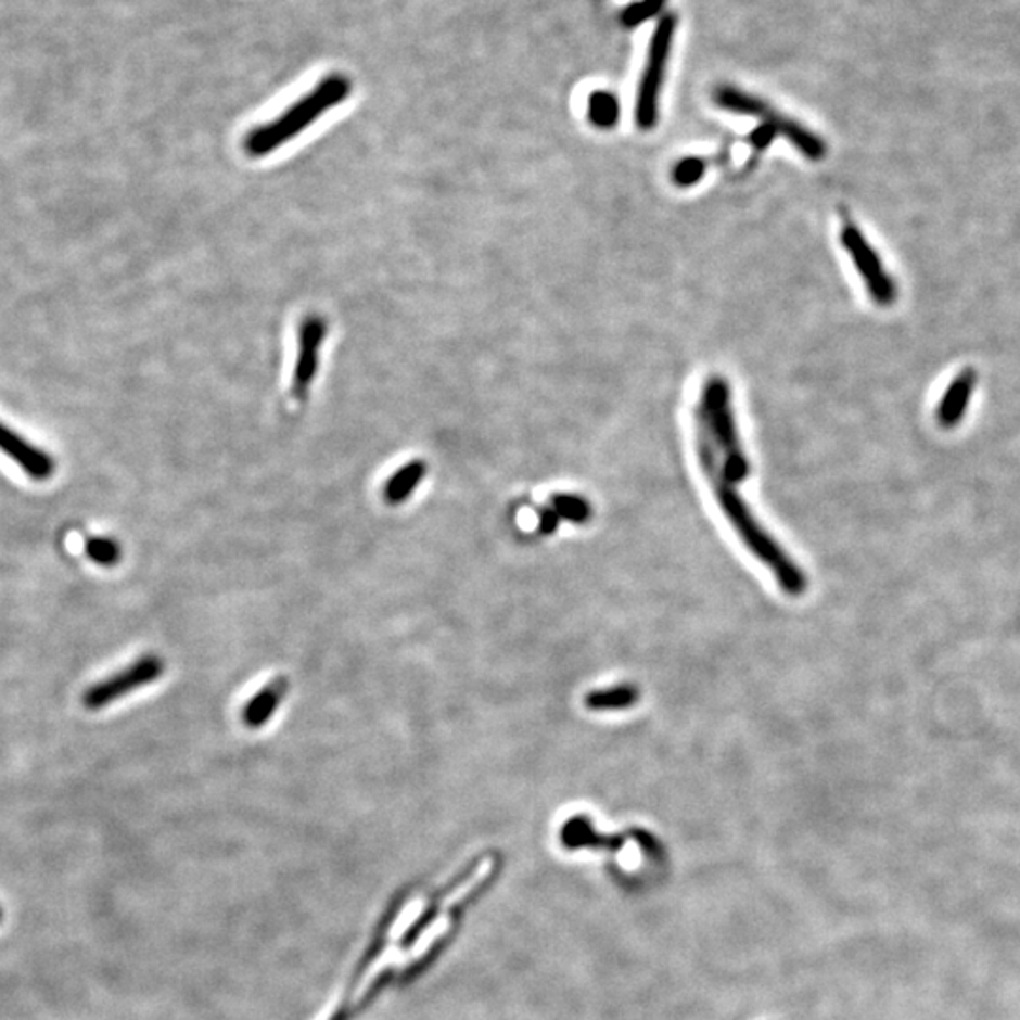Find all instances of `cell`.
<instances>
[{
    "mask_svg": "<svg viewBox=\"0 0 1020 1020\" xmlns=\"http://www.w3.org/2000/svg\"><path fill=\"white\" fill-rule=\"evenodd\" d=\"M350 93V78L344 74H329L310 93L285 110L282 116L252 129L244 137V152L252 160L277 152L290 140L299 137L308 125L316 124L326 112L346 101Z\"/></svg>",
    "mask_w": 1020,
    "mask_h": 1020,
    "instance_id": "6da1fadb",
    "label": "cell"
},
{
    "mask_svg": "<svg viewBox=\"0 0 1020 1020\" xmlns=\"http://www.w3.org/2000/svg\"><path fill=\"white\" fill-rule=\"evenodd\" d=\"M714 102L722 110H728L739 116H751L760 119V124L772 127L777 132V137L787 139L792 146L802 153L803 157L809 161H820L826 157V142H824L816 132L807 129L805 125L795 122L794 117H788L780 110L773 109L769 102H765L760 97L747 93L743 89L734 88V86H721L714 89Z\"/></svg>",
    "mask_w": 1020,
    "mask_h": 1020,
    "instance_id": "7a4b0ae2",
    "label": "cell"
},
{
    "mask_svg": "<svg viewBox=\"0 0 1020 1020\" xmlns=\"http://www.w3.org/2000/svg\"><path fill=\"white\" fill-rule=\"evenodd\" d=\"M675 30H677V17L673 14L663 15L650 40L649 58L645 63V71H642L639 89H637V101H635V124L641 131L654 129L660 119V95H662L665 68L670 61Z\"/></svg>",
    "mask_w": 1020,
    "mask_h": 1020,
    "instance_id": "3957f363",
    "label": "cell"
},
{
    "mask_svg": "<svg viewBox=\"0 0 1020 1020\" xmlns=\"http://www.w3.org/2000/svg\"><path fill=\"white\" fill-rule=\"evenodd\" d=\"M163 673H165V662L160 656H155V654L140 656L129 667H125L116 675L104 678L102 683L91 686L88 692L84 693L81 701L89 711L109 707L114 701L122 700L127 693L137 692L139 688L153 685L155 680L163 677Z\"/></svg>",
    "mask_w": 1020,
    "mask_h": 1020,
    "instance_id": "277c9868",
    "label": "cell"
},
{
    "mask_svg": "<svg viewBox=\"0 0 1020 1020\" xmlns=\"http://www.w3.org/2000/svg\"><path fill=\"white\" fill-rule=\"evenodd\" d=\"M841 242L845 246L846 254L851 255L854 267L860 272L862 280L866 284L867 292L877 305H890L896 299V285L892 282L887 269L882 267L879 255L874 246L866 241V237L853 221H845L841 229Z\"/></svg>",
    "mask_w": 1020,
    "mask_h": 1020,
    "instance_id": "5b68a950",
    "label": "cell"
},
{
    "mask_svg": "<svg viewBox=\"0 0 1020 1020\" xmlns=\"http://www.w3.org/2000/svg\"><path fill=\"white\" fill-rule=\"evenodd\" d=\"M328 339V323L320 316H306L301 321L297 356L293 364L292 395L299 401L305 399L320 367V352Z\"/></svg>",
    "mask_w": 1020,
    "mask_h": 1020,
    "instance_id": "8992f818",
    "label": "cell"
},
{
    "mask_svg": "<svg viewBox=\"0 0 1020 1020\" xmlns=\"http://www.w3.org/2000/svg\"><path fill=\"white\" fill-rule=\"evenodd\" d=\"M0 452L14 459L15 463L35 481H48L55 471V461L48 454L42 452L40 448H35L2 423H0Z\"/></svg>",
    "mask_w": 1020,
    "mask_h": 1020,
    "instance_id": "52a82bcc",
    "label": "cell"
},
{
    "mask_svg": "<svg viewBox=\"0 0 1020 1020\" xmlns=\"http://www.w3.org/2000/svg\"><path fill=\"white\" fill-rule=\"evenodd\" d=\"M288 688H290V683L285 677L275 678L269 685L263 686L262 690L255 693L254 698L242 709V722L252 729L265 726L272 718V714L277 713V709L282 705Z\"/></svg>",
    "mask_w": 1020,
    "mask_h": 1020,
    "instance_id": "ba28073f",
    "label": "cell"
},
{
    "mask_svg": "<svg viewBox=\"0 0 1020 1020\" xmlns=\"http://www.w3.org/2000/svg\"><path fill=\"white\" fill-rule=\"evenodd\" d=\"M976 382L977 374L973 369H966L962 374H958L953 380L947 394L943 395L940 407H938V420H940L943 428H955L956 423L962 420L964 412L968 408L969 397L973 394Z\"/></svg>",
    "mask_w": 1020,
    "mask_h": 1020,
    "instance_id": "9c48e42d",
    "label": "cell"
},
{
    "mask_svg": "<svg viewBox=\"0 0 1020 1020\" xmlns=\"http://www.w3.org/2000/svg\"><path fill=\"white\" fill-rule=\"evenodd\" d=\"M425 474H428V463L423 459H410L387 479L382 488L384 501L392 507L405 503L422 484Z\"/></svg>",
    "mask_w": 1020,
    "mask_h": 1020,
    "instance_id": "30bf717a",
    "label": "cell"
},
{
    "mask_svg": "<svg viewBox=\"0 0 1020 1020\" xmlns=\"http://www.w3.org/2000/svg\"><path fill=\"white\" fill-rule=\"evenodd\" d=\"M561 845L565 849H590V846H609L619 851L624 845L622 838H605L601 836L596 828L591 826L590 818L586 816H575L561 826L560 831Z\"/></svg>",
    "mask_w": 1020,
    "mask_h": 1020,
    "instance_id": "8fae6325",
    "label": "cell"
},
{
    "mask_svg": "<svg viewBox=\"0 0 1020 1020\" xmlns=\"http://www.w3.org/2000/svg\"><path fill=\"white\" fill-rule=\"evenodd\" d=\"M641 698L639 688L634 685H619L605 688V690H594L584 698V707L594 713L601 711H622V709L634 707L635 703Z\"/></svg>",
    "mask_w": 1020,
    "mask_h": 1020,
    "instance_id": "7c38bea8",
    "label": "cell"
},
{
    "mask_svg": "<svg viewBox=\"0 0 1020 1020\" xmlns=\"http://www.w3.org/2000/svg\"><path fill=\"white\" fill-rule=\"evenodd\" d=\"M588 117L598 129H612L620 119L619 99L609 91H594L588 101Z\"/></svg>",
    "mask_w": 1020,
    "mask_h": 1020,
    "instance_id": "4fadbf2b",
    "label": "cell"
},
{
    "mask_svg": "<svg viewBox=\"0 0 1020 1020\" xmlns=\"http://www.w3.org/2000/svg\"><path fill=\"white\" fill-rule=\"evenodd\" d=\"M707 173V161L703 157H685L671 170V178L678 188H692L703 180Z\"/></svg>",
    "mask_w": 1020,
    "mask_h": 1020,
    "instance_id": "5bb4252c",
    "label": "cell"
},
{
    "mask_svg": "<svg viewBox=\"0 0 1020 1020\" xmlns=\"http://www.w3.org/2000/svg\"><path fill=\"white\" fill-rule=\"evenodd\" d=\"M86 554L89 560L95 561L97 565L112 568L122 560V547L117 540L109 537H93L86 543Z\"/></svg>",
    "mask_w": 1020,
    "mask_h": 1020,
    "instance_id": "9a60e30c",
    "label": "cell"
},
{
    "mask_svg": "<svg viewBox=\"0 0 1020 1020\" xmlns=\"http://www.w3.org/2000/svg\"><path fill=\"white\" fill-rule=\"evenodd\" d=\"M552 510L569 522H586L590 517V505L583 497L576 496H556L552 499Z\"/></svg>",
    "mask_w": 1020,
    "mask_h": 1020,
    "instance_id": "2e32d148",
    "label": "cell"
},
{
    "mask_svg": "<svg viewBox=\"0 0 1020 1020\" xmlns=\"http://www.w3.org/2000/svg\"><path fill=\"white\" fill-rule=\"evenodd\" d=\"M663 7V0H641V2H635L632 7H627L624 12H622V23L626 27H635L639 23L649 20L652 15L660 12Z\"/></svg>",
    "mask_w": 1020,
    "mask_h": 1020,
    "instance_id": "e0dca14e",
    "label": "cell"
},
{
    "mask_svg": "<svg viewBox=\"0 0 1020 1020\" xmlns=\"http://www.w3.org/2000/svg\"><path fill=\"white\" fill-rule=\"evenodd\" d=\"M775 137H777V132L773 131L772 127L762 124L758 129L751 135L752 148L758 150V152H764L765 148L769 146L773 140H775Z\"/></svg>",
    "mask_w": 1020,
    "mask_h": 1020,
    "instance_id": "ac0fdd59",
    "label": "cell"
}]
</instances>
